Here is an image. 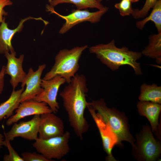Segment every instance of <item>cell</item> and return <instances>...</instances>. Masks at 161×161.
<instances>
[{"instance_id":"obj_1","label":"cell","mask_w":161,"mask_h":161,"mask_svg":"<svg viewBox=\"0 0 161 161\" xmlns=\"http://www.w3.org/2000/svg\"><path fill=\"white\" fill-rule=\"evenodd\" d=\"M59 94L66 112L69 121L76 135L80 139L89 128L84 116L88 103L86 95L88 89L86 77L76 74Z\"/></svg>"},{"instance_id":"obj_2","label":"cell","mask_w":161,"mask_h":161,"mask_svg":"<svg viewBox=\"0 0 161 161\" xmlns=\"http://www.w3.org/2000/svg\"><path fill=\"white\" fill-rule=\"evenodd\" d=\"M89 50L112 71L119 69L122 66L128 65L133 69L136 75L142 74L140 64L137 62L142 56L141 52L129 50L126 47L118 48L116 46L114 39L106 44L92 46Z\"/></svg>"},{"instance_id":"obj_3","label":"cell","mask_w":161,"mask_h":161,"mask_svg":"<svg viewBox=\"0 0 161 161\" xmlns=\"http://www.w3.org/2000/svg\"><path fill=\"white\" fill-rule=\"evenodd\" d=\"M88 105L109 126L117 135L122 146V141H126L131 145L132 149L134 148L135 140L130 132L128 119L124 112L114 108H109L103 99L93 100L88 102Z\"/></svg>"},{"instance_id":"obj_4","label":"cell","mask_w":161,"mask_h":161,"mask_svg":"<svg viewBox=\"0 0 161 161\" xmlns=\"http://www.w3.org/2000/svg\"><path fill=\"white\" fill-rule=\"evenodd\" d=\"M88 47L85 45L61 50L55 57L54 65L42 79L48 80L59 75L69 83L79 69V61L83 52Z\"/></svg>"},{"instance_id":"obj_5","label":"cell","mask_w":161,"mask_h":161,"mask_svg":"<svg viewBox=\"0 0 161 161\" xmlns=\"http://www.w3.org/2000/svg\"><path fill=\"white\" fill-rule=\"evenodd\" d=\"M151 127L147 124L143 126L136 135V143L133 149L135 159L140 161H154L160 156L161 145L155 139Z\"/></svg>"},{"instance_id":"obj_6","label":"cell","mask_w":161,"mask_h":161,"mask_svg":"<svg viewBox=\"0 0 161 161\" xmlns=\"http://www.w3.org/2000/svg\"><path fill=\"white\" fill-rule=\"evenodd\" d=\"M70 136V132L67 131L60 136L46 139L38 137L32 145L38 153L50 161L52 159L60 160L69 152Z\"/></svg>"},{"instance_id":"obj_7","label":"cell","mask_w":161,"mask_h":161,"mask_svg":"<svg viewBox=\"0 0 161 161\" xmlns=\"http://www.w3.org/2000/svg\"><path fill=\"white\" fill-rule=\"evenodd\" d=\"M47 11L51 13H54L64 19L65 23L59 31V33L64 34L72 27L79 23L89 21L92 23L99 22L102 16L108 11L109 8L105 7L101 10L94 12H90L87 10H73L72 13L67 15H62L55 10L53 7L49 5L46 6Z\"/></svg>"},{"instance_id":"obj_8","label":"cell","mask_w":161,"mask_h":161,"mask_svg":"<svg viewBox=\"0 0 161 161\" xmlns=\"http://www.w3.org/2000/svg\"><path fill=\"white\" fill-rule=\"evenodd\" d=\"M87 108L99 132L103 148L107 155L106 160L117 161L113 156L112 149L115 145L122 146L117 135L91 106L88 105Z\"/></svg>"},{"instance_id":"obj_9","label":"cell","mask_w":161,"mask_h":161,"mask_svg":"<svg viewBox=\"0 0 161 161\" xmlns=\"http://www.w3.org/2000/svg\"><path fill=\"white\" fill-rule=\"evenodd\" d=\"M65 82V80L59 75L48 80L42 79L41 86L43 91L33 99L38 102L46 103L53 112L56 113L60 108L57 101L58 92L61 86Z\"/></svg>"},{"instance_id":"obj_10","label":"cell","mask_w":161,"mask_h":161,"mask_svg":"<svg viewBox=\"0 0 161 161\" xmlns=\"http://www.w3.org/2000/svg\"><path fill=\"white\" fill-rule=\"evenodd\" d=\"M40 119V115H35L29 120L15 123L7 133L5 132L3 126L4 137L10 141L18 137L28 140H35L38 137Z\"/></svg>"},{"instance_id":"obj_11","label":"cell","mask_w":161,"mask_h":161,"mask_svg":"<svg viewBox=\"0 0 161 161\" xmlns=\"http://www.w3.org/2000/svg\"><path fill=\"white\" fill-rule=\"evenodd\" d=\"M46 67V65L43 64L39 65L35 71L32 68L29 69L25 77L21 83V87L24 88L26 86V88L21 95L20 103L33 99L43 91L41 86L42 79L41 77Z\"/></svg>"},{"instance_id":"obj_12","label":"cell","mask_w":161,"mask_h":161,"mask_svg":"<svg viewBox=\"0 0 161 161\" xmlns=\"http://www.w3.org/2000/svg\"><path fill=\"white\" fill-rule=\"evenodd\" d=\"M50 112H53L52 110L44 102H38L34 99L24 101L20 103L15 110V114L9 118L6 124L9 126L28 116Z\"/></svg>"},{"instance_id":"obj_13","label":"cell","mask_w":161,"mask_h":161,"mask_svg":"<svg viewBox=\"0 0 161 161\" xmlns=\"http://www.w3.org/2000/svg\"><path fill=\"white\" fill-rule=\"evenodd\" d=\"M62 120L53 112L40 115L38 138L42 139L62 136L64 133Z\"/></svg>"},{"instance_id":"obj_14","label":"cell","mask_w":161,"mask_h":161,"mask_svg":"<svg viewBox=\"0 0 161 161\" xmlns=\"http://www.w3.org/2000/svg\"><path fill=\"white\" fill-rule=\"evenodd\" d=\"M42 21L45 25L48 22L44 20L41 18H34L30 16L22 19L18 27L14 29H10L5 22L4 18L0 25V53L5 54L10 52L11 53L16 55V53L12 45L11 40L14 35L17 32H20L24 27V23L26 21L30 19ZM10 53V52H9Z\"/></svg>"},{"instance_id":"obj_15","label":"cell","mask_w":161,"mask_h":161,"mask_svg":"<svg viewBox=\"0 0 161 161\" xmlns=\"http://www.w3.org/2000/svg\"><path fill=\"white\" fill-rule=\"evenodd\" d=\"M4 55L7 60V63L5 66V74L10 76V83L13 90H15L27 75L22 66L24 55H21L18 58H17L16 55L9 52H7Z\"/></svg>"},{"instance_id":"obj_16","label":"cell","mask_w":161,"mask_h":161,"mask_svg":"<svg viewBox=\"0 0 161 161\" xmlns=\"http://www.w3.org/2000/svg\"><path fill=\"white\" fill-rule=\"evenodd\" d=\"M140 115L145 116L149 122L152 131L161 139L159 118L161 111L160 104L148 101H140L137 105Z\"/></svg>"},{"instance_id":"obj_17","label":"cell","mask_w":161,"mask_h":161,"mask_svg":"<svg viewBox=\"0 0 161 161\" xmlns=\"http://www.w3.org/2000/svg\"><path fill=\"white\" fill-rule=\"evenodd\" d=\"M24 88L15 90H13L9 98L0 104V121L5 118H9L20 103V99Z\"/></svg>"},{"instance_id":"obj_18","label":"cell","mask_w":161,"mask_h":161,"mask_svg":"<svg viewBox=\"0 0 161 161\" xmlns=\"http://www.w3.org/2000/svg\"><path fill=\"white\" fill-rule=\"evenodd\" d=\"M148 44L141 52L142 55L155 59L159 64H161V32L151 35Z\"/></svg>"},{"instance_id":"obj_19","label":"cell","mask_w":161,"mask_h":161,"mask_svg":"<svg viewBox=\"0 0 161 161\" xmlns=\"http://www.w3.org/2000/svg\"><path fill=\"white\" fill-rule=\"evenodd\" d=\"M140 101H148L161 104V86L156 84L143 83L140 87Z\"/></svg>"},{"instance_id":"obj_20","label":"cell","mask_w":161,"mask_h":161,"mask_svg":"<svg viewBox=\"0 0 161 161\" xmlns=\"http://www.w3.org/2000/svg\"><path fill=\"white\" fill-rule=\"evenodd\" d=\"M150 14L141 21L136 22V26L142 30L147 23L153 22L157 29L158 33L161 32V0H158L153 7Z\"/></svg>"},{"instance_id":"obj_21","label":"cell","mask_w":161,"mask_h":161,"mask_svg":"<svg viewBox=\"0 0 161 161\" xmlns=\"http://www.w3.org/2000/svg\"><path fill=\"white\" fill-rule=\"evenodd\" d=\"M49 2L50 5L53 7L60 4H72L78 10L91 8L101 10L105 7L101 3L96 0H49Z\"/></svg>"},{"instance_id":"obj_22","label":"cell","mask_w":161,"mask_h":161,"mask_svg":"<svg viewBox=\"0 0 161 161\" xmlns=\"http://www.w3.org/2000/svg\"><path fill=\"white\" fill-rule=\"evenodd\" d=\"M158 0H145L142 8L140 10L134 9L131 14L135 19L144 18L147 15L150 10L153 8Z\"/></svg>"},{"instance_id":"obj_23","label":"cell","mask_w":161,"mask_h":161,"mask_svg":"<svg viewBox=\"0 0 161 161\" xmlns=\"http://www.w3.org/2000/svg\"><path fill=\"white\" fill-rule=\"evenodd\" d=\"M114 7L119 10L122 16L131 15L133 12L131 2L129 0H121L119 2L114 5Z\"/></svg>"},{"instance_id":"obj_24","label":"cell","mask_w":161,"mask_h":161,"mask_svg":"<svg viewBox=\"0 0 161 161\" xmlns=\"http://www.w3.org/2000/svg\"><path fill=\"white\" fill-rule=\"evenodd\" d=\"M5 145L9 151V154H5L3 157L4 161H24L22 157H20L14 150L10 143L9 140L5 138Z\"/></svg>"},{"instance_id":"obj_25","label":"cell","mask_w":161,"mask_h":161,"mask_svg":"<svg viewBox=\"0 0 161 161\" xmlns=\"http://www.w3.org/2000/svg\"><path fill=\"white\" fill-rule=\"evenodd\" d=\"M21 156L24 161H50L42 154L35 152H24Z\"/></svg>"},{"instance_id":"obj_26","label":"cell","mask_w":161,"mask_h":161,"mask_svg":"<svg viewBox=\"0 0 161 161\" xmlns=\"http://www.w3.org/2000/svg\"><path fill=\"white\" fill-rule=\"evenodd\" d=\"M12 4L13 2L11 0H0V25L5 18L4 17L8 14L4 10V7Z\"/></svg>"},{"instance_id":"obj_27","label":"cell","mask_w":161,"mask_h":161,"mask_svg":"<svg viewBox=\"0 0 161 161\" xmlns=\"http://www.w3.org/2000/svg\"><path fill=\"white\" fill-rule=\"evenodd\" d=\"M5 70V66H3L0 71V95L2 93L4 88Z\"/></svg>"},{"instance_id":"obj_28","label":"cell","mask_w":161,"mask_h":161,"mask_svg":"<svg viewBox=\"0 0 161 161\" xmlns=\"http://www.w3.org/2000/svg\"><path fill=\"white\" fill-rule=\"evenodd\" d=\"M3 135L0 133V146H4L5 140Z\"/></svg>"},{"instance_id":"obj_29","label":"cell","mask_w":161,"mask_h":161,"mask_svg":"<svg viewBox=\"0 0 161 161\" xmlns=\"http://www.w3.org/2000/svg\"><path fill=\"white\" fill-rule=\"evenodd\" d=\"M130 1L132 2H136L138 1L139 0H129Z\"/></svg>"},{"instance_id":"obj_30","label":"cell","mask_w":161,"mask_h":161,"mask_svg":"<svg viewBox=\"0 0 161 161\" xmlns=\"http://www.w3.org/2000/svg\"><path fill=\"white\" fill-rule=\"evenodd\" d=\"M96 0L98 2H100V3H101V2L103 0Z\"/></svg>"},{"instance_id":"obj_31","label":"cell","mask_w":161,"mask_h":161,"mask_svg":"<svg viewBox=\"0 0 161 161\" xmlns=\"http://www.w3.org/2000/svg\"><path fill=\"white\" fill-rule=\"evenodd\" d=\"M2 147V146H0V149Z\"/></svg>"},{"instance_id":"obj_32","label":"cell","mask_w":161,"mask_h":161,"mask_svg":"<svg viewBox=\"0 0 161 161\" xmlns=\"http://www.w3.org/2000/svg\"></svg>"}]
</instances>
